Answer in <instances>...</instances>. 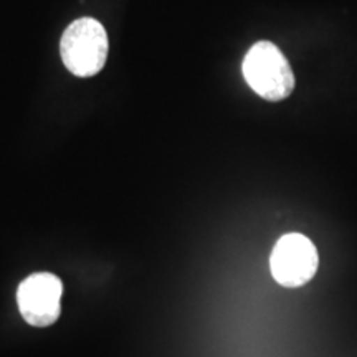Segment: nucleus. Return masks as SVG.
<instances>
[{"label":"nucleus","mask_w":357,"mask_h":357,"mask_svg":"<svg viewBox=\"0 0 357 357\" xmlns=\"http://www.w3.org/2000/svg\"><path fill=\"white\" fill-rule=\"evenodd\" d=\"M243 77L258 96L281 101L294 89V75L287 56L271 42H258L243 60Z\"/></svg>","instance_id":"f03ea898"},{"label":"nucleus","mask_w":357,"mask_h":357,"mask_svg":"<svg viewBox=\"0 0 357 357\" xmlns=\"http://www.w3.org/2000/svg\"><path fill=\"white\" fill-rule=\"evenodd\" d=\"M63 283L53 273H33L17 289L19 311L26 323L47 328L60 318Z\"/></svg>","instance_id":"20e7f679"},{"label":"nucleus","mask_w":357,"mask_h":357,"mask_svg":"<svg viewBox=\"0 0 357 357\" xmlns=\"http://www.w3.org/2000/svg\"><path fill=\"white\" fill-rule=\"evenodd\" d=\"M108 35L105 26L91 17L75 20L60 40L61 60L70 73L89 78L100 73L108 58Z\"/></svg>","instance_id":"f257e3e1"},{"label":"nucleus","mask_w":357,"mask_h":357,"mask_svg":"<svg viewBox=\"0 0 357 357\" xmlns=\"http://www.w3.org/2000/svg\"><path fill=\"white\" fill-rule=\"evenodd\" d=\"M319 255L314 243L301 234H287L276 242L270 257V270L276 283L287 288L306 284L316 275Z\"/></svg>","instance_id":"7ed1b4c3"}]
</instances>
